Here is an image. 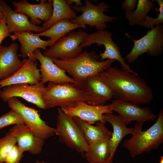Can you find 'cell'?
<instances>
[{
	"label": "cell",
	"instance_id": "cell-21",
	"mask_svg": "<svg viewBox=\"0 0 163 163\" xmlns=\"http://www.w3.org/2000/svg\"><path fill=\"white\" fill-rule=\"evenodd\" d=\"M104 118L105 122L110 123L113 127V132L110 140V145L111 155L114 157L118 146L123 138L127 134H133L136 129V126L135 125L131 128L127 127L120 116L114 115L113 113L105 114Z\"/></svg>",
	"mask_w": 163,
	"mask_h": 163
},
{
	"label": "cell",
	"instance_id": "cell-20",
	"mask_svg": "<svg viewBox=\"0 0 163 163\" xmlns=\"http://www.w3.org/2000/svg\"><path fill=\"white\" fill-rule=\"evenodd\" d=\"M38 66L37 62L25 59L24 65L13 75L0 80V88L21 83L32 85L40 83L41 76Z\"/></svg>",
	"mask_w": 163,
	"mask_h": 163
},
{
	"label": "cell",
	"instance_id": "cell-39",
	"mask_svg": "<svg viewBox=\"0 0 163 163\" xmlns=\"http://www.w3.org/2000/svg\"><path fill=\"white\" fill-rule=\"evenodd\" d=\"M1 92V90L0 89V93Z\"/></svg>",
	"mask_w": 163,
	"mask_h": 163
},
{
	"label": "cell",
	"instance_id": "cell-30",
	"mask_svg": "<svg viewBox=\"0 0 163 163\" xmlns=\"http://www.w3.org/2000/svg\"><path fill=\"white\" fill-rule=\"evenodd\" d=\"M24 124L25 122L22 117L12 109L0 117V129L11 125Z\"/></svg>",
	"mask_w": 163,
	"mask_h": 163
},
{
	"label": "cell",
	"instance_id": "cell-4",
	"mask_svg": "<svg viewBox=\"0 0 163 163\" xmlns=\"http://www.w3.org/2000/svg\"><path fill=\"white\" fill-rule=\"evenodd\" d=\"M131 138L125 139L123 148L126 149L132 158L144 152L149 153L158 149L163 143V110H161L157 120L148 129L142 130V126L137 123Z\"/></svg>",
	"mask_w": 163,
	"mask_h": 163
},
{
	"label": "cell",
	"instance_id": "cell-33",
	"mask_svg": "<svg viewBox=\"0 0 163 163\" xmlns=\"http://www.w3.org/2000/svg\"><path fill=\"white\" fill-rule=\"evenodd\" d=\"M11 34L8 31L5 23V15L2 19L0 25V46L2 40L6 37L10 36Z\"/></svg>",
	"mask_w": 163,
	"mask_h": 163
},
{
	"label": "cell",
	"instance_id": "cell-35",
	"mask_svg": "<svg viewBox=\"0 0 163 163\" xmlns=\"http://www.w3.org/2000/svg\"><path fill=\"white\" fill-rule=\"evenodd\" d=\"M5 14L0 8V19H2L4 17Z\"/></svg>",
	"mask_w": 163,
	"mask_h": 163
},
{
	"label": "cell",
	"instance_id": "cell-7",
	"mask_svg": "<svg viewBox=\"0 0 163 163\" xmlns=\"http://www.w3.org/2000/svg\"><path fill=\"white\" fill-rule=\"evenodd\" d=\"M125 34L134 42L131 50L125 56V59L129 63L134 62L140 56L145 53L151 56L156 57L161 55L163 52V26L161 24L148 30L144 36L139 39H133L127 33Z\"/></svg>",
	"mask_w": 163,
	"mask_h": 163
},
{
	"label": "cell",
	"instance_id": "cell-15",
	"mask_svg": "<svg viewBox=\"0 0 163 163\" xmlns=\"http://www.w3.org/2000/svg\"><path fill=\"white\" fill-rule=\"evenodd\" d=\"M62 110L67 114L91 125L97 122L105 123L104 114L113 113L108 105H93L82 101H78L74 107Z\"/></svg>",
	"mask_w": 163,
	"mask_h": 163
},
{
	"label": "cell",
	"instance_id": "cell-34",
	"mask_svg": "<svg viewBox=\"0 0 163 163\" xmlns=\"http://www.w3.org/2000/svg\"><path fill=\"white\" fill-rule=\"evenodd\" d=\"M67 4L71 7V6L73 5L72 3H75L74 6H79L82 5L81 1L80 0H65Z\"/></svg>",
	"mask_w": 163,
	"mask_h": 163
},
{
	"label": "cell",
	"instance_id": "cell-36",
	"mask_svg": "<svg viewBox=\"0 0 163 163\" xmlns=\"http://www.w3.org/2000/svg\"><path fill=\"white\" fill-rule=\"evenodd\" d=\"M160 158L159 163H163V156H161Z\"/></svg>",
	"mask_w": 163,
	"mask_h": 163
},
{
	"label": "cell",
	"instance_id": "cell-11",
	"mask_svg": "<svg viewBox=\"0 0 163 163\" xmlns=\"http://www.w3.org/2000/svg\"><path fill=\"white\" fill-rule=\"evenodd\" d=\"M46 87L40 82L30 85L21 83L4 87L0 98L5 102L13 97H20L42 109H47L42 98Z\"/></svg>",
	"mask_w": 163,
	"mask_h": 163
},
{
	"label": "cell",
	"instance_id": "cell-31",
	"mask_svg": "<svg viewBox=\"0 0 163 163\" xmlns=\"http://www.w3.org/2000/svg\"><path fill=\"white\" fill-rule=\"evenodd\" d=\"M24 152L18 146L15 145L13 147L6 158V163H20Z\"/></svg>",
	"mask_w": 163,
	"mask_h": 163
},
{
	"label": "cell",
	"instance_id": "cell-37",
	"mask_svg": "<svg viewBox=\"0 0 163 163\" xmlns=\"http://www.w3.org/2000/svg\"><path fill=\"white\" fill-rule=\"evenodd\" d=\"M36 163H47L44 162V161H40L38 160L36 161Z\"/></svg>",
	"mask_w": 163,
	"mask_h": 163
},
{
	"label": "cell",
	"instance_id": "cell-2",
	"mask_svg": "<svg viewBox=\"0 0 163 163\" xmlns=\"http://www.w3.org/2000/svg\"><path fill=\"white\" fill-rule=\"evenodd\" d=\"M99 57L93 50L89 52L84 51L71 59L51 58L55 65L72 77L77 87L84 90L85 81L88 78L99 74L111 66L115 61L110 59L98 61Z\"/></svg>",
	"mask_w": 163,
	"mask_h": 163
},
{
	"label": "cell",
	"instance_id": "cell-25",
	"mask_svg": "<svg viewBox=\"0 0 163 163\" xmlns=\"http://www.w3.org/2000/svg\"><path fill=\"white\" fill-rule=\"evenodd\" d=\"M86 26H81L71 23L68 19L59 20L54 24L50 28L40 33H34L39 37L44 36L50 38L51 42L50 47L52 46L59 39L66 35L71 31L78 28H85Z\"/></svg>",
	"mask_w": 163,
	"mask_h": 163
},
{
	"label": "cell",
	"instance_id": "cell-19",
	"mask_svg": "<svg viewBox=\"0 0 163 163\" xmlns=\"http://www.w3.org/2000/svg\"><path fill=\"white\" fill-rule=\"evenodd\" d=\"M18 44L11 43L9 46H0V80L13 75L24 65L25 59L21 61L17 51Z\"/></svg>",
	"mask_w": 163,
	"mask_h": 163
},
{
	"label": "cell",
	"instance_id": "cell-27",
	"mask_svg": "<svg viewBox=\"0 0 163 163\" xmlns=\"http://www.w3.org/2000/svg\"><path fill=\"white\" fill-rule=\"evenodd\" d=\"M135 10L125 13V17L129 26H134L144 21L148 14L153 9L155 5L153 0H138Z\"/></svg>",
	"mask_w": 163,
	"mask_h": 163
},
{
	"label": "cell",
	"instance_id": "cell-17",
	"mask_svg": "<svg viewBox=\"0 0 163 163\" xmlns=\"http://www.w3.org/2000/svg\"><path fill=\"white\" fill-rule=\"evenodd\" d=\"M9 132L16 139L18 146L24 152L28 151L33 155L40 153L45 139L36 136L26 125H15Z\"/></svg>",
	"mask_w": 163,
	"mask_h": 163
},
{
	"label": "cell",
	"instance_id": "cell-14",
	"mask_svg": "<svg viewBox=\"0 0 163 163\" xmlns=\"http://www.w3.org/2000/svg\"><path fill=\"white\" fill-rule=\"evenodd\" d=\"M15 11L24 13L30 18V21L36 25L40 24L42 21L45 22L51 17L53 12L52 0H40L37 4H32L26 0L13 1Z\"/></svg>",
	"mask_w": 163,
	"mask_h": 163
},
{
	"label": "cell",
	"instance_id": "cell-3",
	"mask_svg": "<svg viewBox=\"0 0 163 163\" xmlns=\"http://www.w3.org/2000/svg\"><path fill=\"white\" fill-rule=\"evenodd\" d=\"M42 98L48 109L58 106L64 109L75 106L79 101L97 105L96 100L89 92L69 83L59 84L49 82Z\"/></svg>",
	"mask_w": 163,
	"mask_h": 163
},
{
	"label": "cell",
	"instance_id": "cell-38",
	"mask_svg": "<svg viewBox=\"0 0 163 163\" xmlns=\"http://www.w3.org/2000/svg\"><path fill=\"white\" fill-rule=\"evenodd\" d=\"M2 19H0V24H1Z\"/></svg>",
	"mask_w": 163,
	"mask_h": 163
},
{
	"label": "cell",
	"instance_id": "cell-1",
	"mask_svg": "<svg viewBox=\"0 0 163 163\" xmlns=\"http://www.w3.org/2000/svg\"><path fill=\"white\" fill-rule=\"evenodd\" d=\"M99 75L113 91L115 99L137 105L148 104L153 99L151 88L138 75L111 66Z\"/></svg>",
	"mask_w": 163,
	"mask_h": 163
},
{
	"label": "cell",
	"instance_id": "cell-40",
	"mask_svg": "<svg viewBox=\"0 0 163 163\" xmlns=\"http://www.w3.org/2000/svg\"></svg>",
	"mask_w": 163,
	"mask_h": 163
},
{
	"label": "cell",
	"instance_id": "cell-8",
	"mask_svg": "<svg viewBox=\"0 0 163 163\" xmlns=\"http://www.w3.org/2000/svg\"><path fill=\"white\" fill-rule=\"evenodd\" d=\"M95 43L99 46L103 45L105 47L104 52H100L99 55L101 61L106 59L117 60L119 62L122 70L138 75L130 68L122 56L119 46L113 41L111 32L104 30L87 34L81 43L80 47L82 48L89 47Z\"/></svg>",
	"mask_w": 163,
	"mask_h": 163
},
{
	"label": "cell",
	"instance_id": "cell-18",
	"mask_svg": "<svg viewBox=\"0 0 163 163\" xmlns=\"http://www.w3.org/2000/svg\"><path fill=\"white\" fill-rule=\"evenodd\" d=\"M10 37L13 40L18 39L19 42L21 57L24 58L27 57L34 62H37L34 53V51L38 49L46 51V47L50 46L51 42L50 39L46 40H42L31 31L15 32Z\"/></svg>",
	"mask_w": 163,
	"mask_h": 163
},
{
	"label": "cell",
	"instance_id": "cell-28",
	"mask_svg": "<svg viewBox=\"0 0 163 163\" xmlns=\"http://www.w3.org/2000/svg\"><path fill=\"white\" fill-rule=\"evenodd\" d=\"M17 143L16 139L9 132L0 138V163H3L9 153Z\"/></svg>",
	"mask_w": 163,
	"mask_h": 163
},
{
	"label": "cell",
	"instance_id": "cell-23",
	"mask_svg": "<svg viewBox=\"0 0 163 163\" xmlns=\"http://www.w3.org/2000/svg\"><path fill=\"white\" fill-rule=\"evenodd\" d=\"M73 118L81 130L89 145L98 141L111 138L112 132L106 127L105 123L97 122L93 126L77 117Z\"/></svg>",
	"mask_w": 163,
	"mask_h": 163
},
{
	"label": "cell",
	"instance_id": "cell-16",
	"mask_svg": "<svg viewBox=\"0 0 163 163\" xmlns=\"http://www.w3.org/2000/svg\"><path fill=\"white\" fill-rule=\"evenodd\" d=\"M0 8L5 14L9 34L21 31H34L37 34L45 31L42 27L31 23L26 14L13 10L4 1L0 0Z\"/></svg>",
	"mask_w": 163,
	"mask_h": 163
},
{
	"label": "cell",
	"instance_id": "cell-13",
	"mask_svg": "<svg viewBox=\"0 0 163 163\" xmlns=\"http://www.w3.org/2000/svg\"><path fill=\"white\" fill-rule=\"evenodd\" d=\"M34 53L36 60L40 63L39 70L41 83L43 84L48 82L59 84L68 83L74 84L73 78L67 75L64 70L55 65L51 58L44 56L40 49L35 50Z\"/></svg>",
	"mask_w": 163,
	"mask_h": 163
},
{
	"label": "cell",
	"instance_id": "cell-10",
	"mask_svg": "<svg viewBox=\"0 0 163 163\" xmlns=\"http://www.w3.org/2000/svg\"><path fill=\"white\" fill-rule=\"evenodd\" d=\"M7 103L11 109L22 117L25 124L36 136L45 140L55 134L54 128L48 126L41 119L38 111L26 106L16 97L11 98Z\"/></svg>",
	"mask_w": 163,
	"mask_h": 163
},
{
	"label": "cell",
	"instance_id": "cell-5",
	"mask_svg": "<svg viewBox=\"0 0 163 163\" xmlns=\"http://www.w3.org/2000/svg\"><path fill=\"white\" fill-rule=\"evenodd\" d=\"M57 115L55 134L59 141L68 147L85 156L89 148L80 128L72 117L66 114L60 108L57 109Z\"/></svg>",
	"mask_w": 163,
	"mask_h": 163
},
{
	"label": "cell",
	"instance_id": "cell-12",
	"mask_svg": "<svg viewBox=\"0 0 163 163\" xmlns=\"http://www.w3.org/2000/svg\"><path fill=\"white\" fill-rule=\"evenodd\" d=\"M108 106L112 111L119 113L126 125L132 121H136L142 126L145 122L153 121L156 117L149 108L141 107L138 105L126 101L115 99Z\"/></svg>",
	"mask_w": 163,
	"mask_h": 163
},
{
	"label": "cell",
	"instance_id": "cell-32",
	"mask_svg": "<svg viewBox=\"0 0 163 163\" xmlns=\"http://www.w3.org/2000/svg\"><path fill=\"white\" fill-rule=\"evenodd\" d=\"M137 3V0H125L122 3L121 7L125 13L130 12L135 10Z\"/></svg>",
	"mask_w": 163,
	"mask_h": 163
},
{
	"label": "cell",
	"instance_id": "cell-26",
	"mask_svg": "<svg viewBox=\"0 0 163 163\" xmlns=\"http://www.w3.org/2000/svg\"><path fill=\"white\" fill-rule=\"evenodd\" d=\"M53 12L51 17L47 21L43 22L42 27L45 30L57 21L64 19L75 18L76 12L70 7L65 0H53Z\"/></svg>",
	"mask_w": 163,
	"mask_h": 163
},
{
	"label": "cell",
	"instance_id": "cell-9",
	"mask_svg": "<svg viewBox=\"0 0 163 163\" xmlns=\"http://www.w3.org/2000/svg\"><path fill=\"white\" fill-rule=\"evenodd\" d=\"M87 34L81 29L71 31L57 40L43 54L47 57L60 59L75 58L82 52L83 48L80 45Z\"/></svg>",
	"mask_w": 163,
	"mask_h": 163
},
{
	"label": "cell",
	"instance_id": "cell-29",
	"mask_svg": "<svg viewBox=\"0 0 163 163\" xmlns=\"http://www.w3.org/2000/svg\"><path fill=\"white\" fill-rule=\"evenodd\" d=\"M153 1L157 2L159 5L158 8H155L156 12H159L157 17L153 18L147 15L144 21L139 22L137 24L139 26L143 27L146 29L153 28L155 25H158L163 22V0Z\"/></svg>",
	"mask_w": 163,
	"mask_h": 163
},
{
	"label": "cell",
	"instance_id": "cell-22",
	"mask_svg": "<svg viewBox=\"0 0 163 163\" xmlns=\"http://www.w3.org/2000/svg\"><path fill=\"white\" fill-rule=\"evenodd\" d=\"M84 90L89 92L96 100L97 105H103L113 97L110 88L101 78L99 74L88 78Z\"/></svg>",
	"mask_w": 163,
	"mask_h": 163
},
{
	"label": "cell",
	"instance_id": "cell-6",
	"mask_svg": "<svg viewBox=\"0 0 163 163\" xmlns=\"http://www.w3.org/2000/svg\"><path fill=\"white\" fill-rule=\"evenodd\" d=\"M85 5L79 6L72 5L71 8L76 11H82V14L70 21L72 23L81 26L89 25L94 27L97 31L104 30L108 25L106 24L108 22H112L117 19V17H113L106 15L104 12L108 11L110 6L107 3L101 2L97 5L92 4L89 0H84Z\"/></svg>",
	"mask_w": 163,
	"mask_h": 163
},
{
	"label": "cell",
	"instance_id": "cell-24",
	"mask_svg": "<svg viewBox=\"0 0 163 163\" xmlns=\"http://www.w3.org/2000/svg\"><path fill=\"white\" fill-rule=\"evenodd\" d=\"M98 141L89 145L84 157L88 163H113L110 140Z\"/></svg>",
	"mask_w": 163,
	"mask_h": 163
}]
</instances>
